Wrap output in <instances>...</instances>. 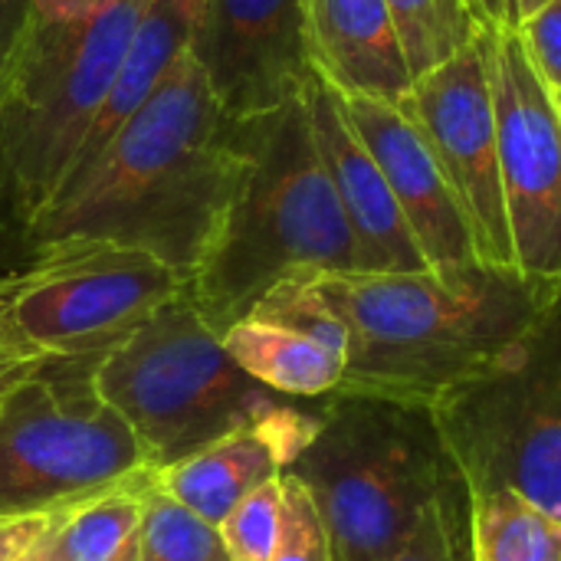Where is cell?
Listing matches in <instances>:
<instances>
[{"label":"cell","mask_w":561,"mask_h":561,"mask_svg":"<svg viewBox=\"0 0 561 561\" xmlns=\"http://www.w3.org/2000/svg\"><path fill=\"white\" fill-rule=\"evenodd\" d=\"M427 414L467 493L516 490L561 519V296L496 368Z\"/></svg>","instance_id":"8"},{"label":"cell","mask_w":561,"mask_h":561,"mask_svg":"<svg viewBox=\"0 0 561 561\" xmlns=\"http://www.w3.org/2000/svg\"><path fill=\"white\" fill-rule=\"evenodd\" d=\"M319 427L289 463L316 500L335 561H388L457 483L424 408L362 394L319 398Z\"/></svg>","instance_id":"5"},{"label":"cell","mask_w":561,"mask_h":561,"mask_svg":"<svg viewBox=\"0 0 561 561\" xmlns=\"http://www.w3.org/2000/svg\"><path fill=\"white\" fill-rule=\"evenodd\" d=\"M319 427V404L293 401L283 411L247 424L194 457L158 470V486L201 519L220 526L227 513L270 480H279Z\"/></svg>","instance_id":"15"},{"label":"cell","mask_w":561,"mask_h":561,"mask_svg":"<svg viewBox=\"0 0 561 561\" xmlns=\"http://www.w3.org/2000/svg\"><path fill=\"white\" fill-rule=\"evenodd\" d=\"M53 516H0V561H20L49 529Z\"/></svg>","instance_id":"30"},{"label":"cell","mask_w":561,"mask_h":561,"mask_svg":"<svg viewBox=\"0 0 561 561\" xmlns=\"http://www.w3.org/2000/svg\"><path fill=\"white\" fill-rule=\"evenodd\" d=\"M401 108L447 174L467 214L480 263L516 270L500 181L496 99L483 30L467 49L414 79Z\"/></svg>","instance_id":"11"},{"label":"cell","mask_w":561,"mask_h":561,"mask_svg":"<svg viewBox=\"0 0 561 561\" xmlns=\"http://www.w3.org/2000/svg\"><path fill=\"white\" fill-rule=\"evenodd\" d=\"M26 10H30V0H0V89H3V76H7L10 56L16 49V36L23 30ZM0 260H3L7 270H13L23 260L16 253V247H13V240L7 237L3 224H0Z\"/></svg>","instance_id":"29"},{"label":"cell","mask_w":561,"mask_h":561,"mask_svg":"<svg viewBox=\"0 0 561 561\" xmlns=\"http://www.w3.org/2000/svg\"><path fill=\"white\" fill-rule=\"evenodd\" d=\"M191 56L237 122L302 99L316 72L302 0H201Z\"/></svg>","instance_id":"12"},{"label":"cell","mask_w":561,"mask_h":561,"mask_svg":"<svg viewBox=\"0 0 561 561\" xmlns=\"http://www.w3.org/2000/svg\"><path fill=\"white\" fill-rule=\"evenodd\" d=\"M240 168V122L220 108L197 59L184 53L30 224L23 256L56 240H115L158 256L191 283Z\"/></svg>","instance_id":"1"},{"label":"cell","mask_w":561,"mask_h":561,"mask_svg":"<svg viewBox=\"0 0 561 561\" xmlns=\"http://www.w3.org/2000/svg\"><path fill=\"white\" fill-rule=\"evenodd\" d=\"M138 561H230L220 526L201 519L154 483L145 490L141 559Z\"/></svg>","instance_id":"22"},{"label":"cell","mask_w":561,"mask_h":561,"mask_svg":"<svg viewBox=\"0 0 561 561\" xmlns=\"http://www.w3.org/2000/svg\"><path fill=\"white\" fill-rule=\"evenodd\" d=\"M306 112L325 174L335 187L342 214L355 240L358 273H424L431 270L378 161L345 118L339 92L312 72L306 92Z\"/></svg>","instance_id":"14"},{"label":"cell","mask_w":561,"mask_h":561,"mask_svg":"<svg viewBox=\"0 0 561 561\" xmlns=\"http://www.w3.org/2000/svg\"><path fill=\"white\" fill-rule=\"evenodd\" d=\"M99 362L46 358L0 404V516H53L151 470L99 391Z\"/></svg>","instance_id":"7"},{"label":"cell","mask_w":561,"mask_h":561,"mask_svg":"<svg viewBox=\"0 0 561 561\" xmlns=\"http://www.w3.org/2000/svg\"><path fill=\"white\" fill-rule=\"evenodd\" d=\"M513 266L561 289V122L516 26H483Z\"/></svg>","instance_id":"10"},{"label":"cell","mask_w":561,"mask_h":561,"mask_svg":"<svg viewBox=\"0 0 561 561\" xmlns=\"http://www.w3.org/2000/svg\"><path fill=\"white\" fill-rule=\"evenodd\" d=\"M148 3L30 0L0 89V224L20 256L30 224L66 184Z\"/></svg>","instance_id":"4"},{"label":"cell","mask_w":561,"mask_h":561,"mask_svg":"<svg viewBox=\"0 0 561 561\" xmlns=\"http://www.w3.org/2000/svg\"><path fill=\"white\" fill-rule=\"evenodd\" d=\"M3 273H7V266H3V260H0V276H3Z\"/></svg>","instance_id":"35"},{"label":"cell","mask_w":561,"mask_h":561,"mask_svg":"<svg viewBox=\"0 0 561 561\" xmlns=\"http://www.w3.org/2000/svg\"><path fill=\"white\" fill-rule=\"evenodd\" d=\"M243 168L187 296L224 335L283 279L358 273L306 99L240 122Z\"/></svg>","instance_id":"3"},{"label":"cell","mask_w":561,"mask_h":561,"mask_svg":"<svg viewBox=\"0 0 561 561\" xmlns=\"http://www.w3.org/2000/svg\"><path fill=\"white\" fill-rule=\"evenodd\" d=\"M197 20H201V0H151L148 3L138 30L128 43L122 69H118V76H115V82H112L79 154H76L69 178L102 151V145L115 135V128L161 85V79L171 72V66L184 53H191Z\"/></svg>","instance_id":"17"},{"label":"cell","mask_w":561,"mask_h":561,"mask_svg":"<svg viewBox=\"0 0 561 561\" xmlns=\"http://www.w3.org/2000/svg\"><path fill=\"white\" fill-rule=\"evenodd\" d=\"M187 289V276L158 256L115 240H56L36 247L0 276V312L49 358L108 355L161 306Z\"/></svg>","instance_id":"9"},{"label":"cell","mask_w":561,"mask_h":561,"mask_svg":"<svg viewBox=\"0 0 561 561\" xmlns=\"http://www.w3.org/2000/svg\"><path fill=\"white\" fill-rule=\"evenodd\" d=\"M414 79L427 76L480 36V20L467 0H385Z\"/></svg>","instance_id":"21"},{"label":"cell","mask_w":561,"mask_h":561,"mask_svg":"<svg viewBox=\"0 0 561 561\" xmlns=\"http://www.w3.org/2000/svg\"><path fill=\"white\" fill-rule=\"evenodd\" d=\"M20 561H43V559H39V556H36L33 549H30V552H26V556H23V559H20Z\"/></svg>","instance_id":"33"},{"label":"cell","mask_w":561,"mask_h":561,"mask_svg":"<svg viewBox=\"0 0 561 561\" xmlns=\"http://www.w3.org/2000/svg\"><path fill=\"white\" fill-rule=\"evenodd\" d=\"M556 108H559V122H561V89L556 92Z\"/></svg>","instance_id":"34"},{"label":"cell","mask_w":561,"mask_h":561,"mask_svg":"<svg viewBox=\"0 0 561 561\" xmlns=\"http://www.w3.org/2000/svg\"><path fill=\"white\" fill-rule=\"evenodd\" d=\"M250 319L299 332L306 339H316L335 352L345 355V325L339 322V316L329 309V302L319 296L312 276H299V279H283L276 283L253 309Z\"/></svg>","instance_id":"23"},{"label":"cell","mask_w":561,"mask_h":561,"mask_svg":"<svg viewBox=\"0 0 561 561\" xmlns=\"http://www.w3.org/2000/svg\"><path fill=\"white\" fill-rule=\"evenodd\" d=\"M549 0H513V16H516V26L526 20V16H533L536 10H542Z\"/></svg>","instance_id":"32"},{"label":"cell","mask_w":561,"mask_h":561,"mask_svg":"<svg viewBox=\"0 0 561 561\" xmlns=\"http://www.w3.org/2000/svg\"><path fill=\"white\" fill-rule=\"evenodd\" d=\"M154 477L158 470H141L99 496L53 513L33 552L43 561H138L145 490Z\"/></svg>","instance_id":"18"},{"label":"cell","mask_w":561,"mask_h":561,"mask_svg":"<svg viewBox=\"0 0 561 561\" xmlns=\"http://www.w3.org/2000/svg\"><path fill=\"white\" fill-rule=\"evenodd\" d=\"M283 510H279V536L270 561H335L329 526L312 500V493L293 477H279Z\"/></svg>","instance_id":"25"},{"label":"cell","mask_w":561,"mask_h":561,"mask_svg":"<svg viewBox=\"0 0 561 561\" xmlns=\"http://www.w3.org/2000/svg\"><path fill=\"white\" fill-rule=\"evenodd\" d=\"M99 391L135 431L151 470H168L296 398L250 378L187 289L125 345L102 355Z\"/></svg>","instance_id":"6"},{"label":"cell","mask_w":561,"mask_h":561,"mask_svg":"<svg viewBox=\"0 0 561 561\" xmlns=\"http://www.w3.org/2000/svg\"><path fill=\"white\" fill-rule=\"evenodd\" d=\"M312 283L345 325V375L335 394L424 411L496 368L561 296L556 286L483 263L454 276L325 273Z\"/></svg>","instance_id":"2"},{"label":"cell","mask_w":561,"mask_h":561,"mask_svg":"<svg viewBox=\"0 0 561 561\" xmlns=\"http://www.w3.org/2000/svg\"><path fill=\"white\" fill-rule=\"evenodd\" d=\"M480 26H516L513 0H467Z\"/></svg>","instance_id":"31"},{"label":"cell","mask_w":561,"mask_h":561,"mask_svg":"<svg viewBox=\"0 0 561 561\" xmlns=\"http://www.w3.org/2000/svg\"><path fill=\"white\" fill-rule=\"evenodd\" d=\"M312 69L342 95L401 105L414 85L385 0H302Z\"/></svg>","instance_id":"16"},{"label":"cell","mask_w":561,"mask_h":561,"mask_svg":"<svg viewBox=\"0 0 561 561\" xmlns=\"http://www.w3.org/2000/svg\"><path fill=\"white\" fill-rule=\"evenodd\" d=\"M388 561H473L470 552V510L463 483H450L424 513L411 542Z\"/></svg>","instance_id":"24"},{"label":"cell","mask_w":561,"mask_h":561,"mask_svg":"<svg viewBox=\"0 0 561 561\" xmlns=\"http://www.w3.org/2000/svg\"><path fill=\"white\" fill-rule=\"evenodd\" d=\"M473 561H561V519L516 490L467 493Z\"/></svg>","instance_id":"20"},{"label":"cell","mask_w":561,"mask_h":561,"mask_svg":"<svg viewBox=\"0 0 561 561\" xmlns=\"http://www.w3.org/2000/svg\"><path fill=\"white\" fill-rule=\"evenodd\" d=\"M533 66L539 69L542 82L559 92L561 89V0H549L542 10L526 16L516 26Z\"/></svg>","instance_id":"27"},{"label":"cell","mask_w":561,"mask_h":561,"mask_svg":"<svg viewBox=\"0 0 561 561\" xmlns=\"http://www.w3.org/2000/svg\"><path fill=\"white\" fill-rule=\"evenodd\" d=\"M339 99L355 135L378 161L427 266L440 276L480 266L467 214L408 112L401 105L342 92Z\"/></svg>","instance_id":"13"},{"label":"cell","mask_w":561,"mask_h":561,"mask_svg":"<svg viewBox=\"0 0 561 561\" xmlns=\"http://www.w3.org/2000/svg\"><path fill=\"white\" fill-rule=\"evenodd\" d=\"M279 510H283V490L279 480H270L227 513V519L220 523V536L230 552V561L273 559L276 536H279Z\"/></svg>","instance_id":"26"},{"label":"cell","mask_w":561,"mask_h":561,"mask_svg":"<svg viewBox=\"0 0 561 561\" xmlns=\"http://www.w3.org/2000/svg\"><path fill=\"white\" fill-rule=\"evenodd\" d=\"M49 355H43L36 345H30L0 312V404L7 401V394L30 378Z\"/></svg>","instance_id":"28"},{"label":"cell","mask_w":561,"mask_h":561,"mask_svg":"<svg viewBox=\"0 0 561 561\" xmlns=\"http://www.w3.org/2000/svg\"><path fill=\"white\" fill-rule=\"evenodd\" d=\"M224 348L250 378L296 401L335 394L345 375L342 352L250 316L224 332Z\"/></svg>","instance_id":"19"}]
</instances>
